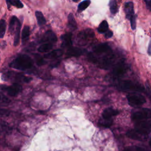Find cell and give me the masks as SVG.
Instances as JSON below:
<instances>
[{
  "label": "cell",
  "mask_w": 151,
  "mask_h": 151,
  "mask_svg": "<svg viewBox=\"0 0 151 151\" xmlns=\"http://www.w3.org/2000/svg\"><path fill=\"white\" fill-rule=\"evenodd\" d=\"M32 65V60L27 55L23 54L15 58L10 64V66L19 70H25L30 68Z\"/></svg>",
  "instance_id": "6da1fadb"
},
{
  "label": "cell",
  "mask_w": 151,
  "mask_h": 151,
  "mask_svg": "<svg viewBox=\"0 0 151 151\" xmlns=\"http://www.w3.org/2000/svg\"><path fill=\"white\" fill-rule=\"evenodd\" d=\"M117 88L122 91L133 90L135 91H143L144 87L140 84L130 80L122 81L117 84Z\"/></svg>",
  "instance_id": "7a4b0ae2"
},
{
  "label": "cell",
  "mask_w": 151,
  "mask_h": 151,
  "mask_svg": "<svg viewBox=\"0 0 151 151\" xmlns=\"http://www.w3.org/2000/svg\"><path fill=\"white\" fill-rule=\"evenodd\" d=\"M129 105L132 107H139L146 102L144 96L137 93H130L127 96Z\"/></svg>",
  "instance_id": "3957f363"
},
{
  "label": "cell",
  "mask_w": 151,
  "mask_h": 151,
  "mask_svg": "<svg viewBox=\"0 0 151 151\" xmlns=\"http://www.w3.org/2000/svg\"><path fill=\"white\" fill-rule=\"evenodd\" d=\"M133 121H139L145 119H151V110L149 109L143 108L139 110L134 111L131 116Z\"/></svg>",
  "instance_id": "277c9868"
},
{
  "label": "cell",
  "mask_w": 151,
  "mask_h": 151,
  "mask_svg": "<svg viewBox=\"0 0 151 151\" xmlns=\"http://www.w3.org/2000/svg\"><path fill=\"white\" fill-rule=\"evenodd\" d=\"M135 129L143 133L148 134L151 132V120H142L136 121L134 124Z\"/></svg>",
  "instance_id": "5b68a950"
},
{
  "label": "cell",
  "mask_w": 151,
  "mask_h": 151,
  "mask_svg": "<svg viewBox=\"0 0 151 151\" xmlns=\"http://www.w3.org/2000/svg\"><path fill=\"white\" fill-rule=\"evenodd\" d=\"M128 137L136 140L139 141H145L147 138L148 134L143 133L136 129L130 130L128 131L126 133Z\"/></svg>",
  "instance_id": "8992f818"
},
{
  "label": "cell",
  "mask_w": 151,
  "mask_h": 151,
  "mask_svg": "<svg viewBox=\"0 0 151 151\" xmlns=\"http://www.w3.org/2000/svg\"><path fill=\"white\" fill-rule=\"evenodd\" d=\"M21 86L17 83H14L12 86L7 87L6 88V91L7 93L11 96H15L21 91Z\"/></svg>",
  "instance_id": "52a82bcc"
},
{
  "label": "cell",
  "mask_w": 151,
  "mask_h": 151,
  "mask_svg": "<svg viewBox=\"0 0 151 151\" xmlns=\"http://www.w3.org/2000/svg\"><path fill=\"white\" fill-rule=\"evenodd\" d=\"M83 54V50L77 47H70L66 52L67 57H78Z\"/></svg>",
  "instance_id": "ba28073f"
},
{
  "label": "cell",
  "mask_w": 151,
  "mask_h": 151,
  "mask_svg": "<svg viewBox=\"0 0 151 151\" xmlns=\"http://www.w3.org/2000/svg\"><path fill=\"white\" fill-rule=\"evenodd\" d=\"M42 41L55 42L57 41V37L54 32L51 31H48L45 33L44 37H42Z\"/></svg>",
  "instance_id": "9c48e42d"
},
{
  "label": "cell",
  "mask_w": 151,
  "mask_h": 151,
  "mask_svg": "<svg viewBox=\"0 0 151 151\" xmlns=\"http://www.w3.org/2000/svg\"><path fill=\"white\" fill-rule=\"evenodd\" d=\"M127 70V67L124 64H119L118 66L116 67L115 68L113 71V76L115 77H119L121 76V75H123Z\"/></svg>",
  "instance_id": "30bf717a"
},
{
  "label": "cell",
  "mask_w": 151,
  "mask_h": 151,
  "mask_svg": "<svg viewBox=\"0 0 151 151\" xmlns=\"http://www.w3.org/2000/svg\"><path fill=\"white\" fill-rule=\"evenodd\" d=\"M119 113V111L112 108H107L106 109L103 113L102 117L106 119H111L113 116L117 115Z\"/></svg>",
  "instance_id": "8fae6325"
},
{
  "label": "cell",
  "mask_w": 151,
  "mask_h": 151,
  "mask_svg": "<svg viewBox=\"0 0 151 151\" xmlns=\"http://www.w3.org/2000/svg\"><path fill=\"white\" fill-rule=\"evenodd\" d=\"M72 34L71 33H67L61 36V40L63 41V46L71 47L73 42L71 40Z\"/></svg>",
  "instance_id": "7c38bea8"
},
{
  "label": "cell",
  "mask_w": 151,
  "mask_h": 151,
  "mask_svg": "<svg viewBox=\"0 0 151 151\" xmlns=\"http://www.w3.org/2000/svg\"><path fill=\"white\" fill-rule=\"evenodd\" d=\"M63 54V52L61 50L57 49L50 52L45 55H44V57L48 59H55L61 57Z\"/></svg>",
  "instance_id": "4fadbf2b"
},
{
  "label": "cell",
  "mask_w": 151,
  "mask_h": 151,
  "mask_svg": "<svg viewBox=\"0 0 151 151\" xmlns=\"http://www.w3.org/2000/svg\"><path fill=\"white\" fill-rule=\"evenodd\" d=\"M124 11L126 15V17L128 19H130V17L134 15L133 10V4L132 2H128L125 4L124 5Z\"/></svg>",
  "instance_id": "5bb4252c"
},
{
  "label": "cell",
  "mask_w": 151,
  "mask_h": 151,
  "mask_svg": "<svg viewBox=\"0 0 151 151\" xmlns=\"http://www.w3.org/2000/svg\"><path fill=\"white\" fill-rule=\"evenodd\" d=\"M94 51L97 53H101L108 51L110 50L109 45L107 44H100L94 47Z\"/></svg>",
  "instance_id": "9a60e30c"
},
{
  "label": "cell",
  "mask_w": 151,
  "mask_h": 151,
  "mask_svg": "<svg viewBox=\"0 0 151 151\" xmlns=\"http://www.w3.org/2000/svg\"><path fill=\"white\" fill-rule=\"evenodd\" d=\"M21 24L20 22L18 21L17 27H16V31L15 34V37H14V44L15 46H17L18 45L19 42V38H20V32H21Z\"/></svg>",
  "instance_id": "2e32d148"
},
{
  "label": "cell",
  "mask_w": 151,
  "mask_h": 151,
  "mask_svg": "<svg viewBox=\"0 0 151 151\" xmlns=\"http://www.w3.org/2000/svg\"><path fill=\"white\" fill-rule=\"evenodd\" d=\"M30 31H29V27L28 26H25L22 31V42L24 43L25 41H27L29 37Z\"/></svg>",
  "instance_id": "e0dca14e"
},
{
  "label": "cell",
  "mask_w": 151,
  "mask_h": 151,
  "mask_svg": "<svg viewBox=\"0 0 151 151\" xmlns=\"http://www.w3.org/2000/svg\"><path fill=\"white\" fill-rule=\"evenodd\" d=\"M35 17L37 18V22L39 25L42 26L43 25H44L46 23V20L42 14V13L40 11H36L35 13Z\"/></svg>",
  "instance_id": "ac0fdd59"
},
{
  "label": "cell",
  "mask_w": 151,
  "mask_h": 151,
  "mask_svg": "<svg viewBox=\"0 0 151 151\" xmlns=\"http://www.w3.org/2000/svg\"><path fill=\"white\" fill-rule=\"evenodd\" d=\"M52 44L44 43L39 47L38 51L40 52H47L52 49Z\"/></svg>",
  "instance_id": "d6986e66"
},
{
  "label": "cell",
  "mask_w": 151,
  "mask_h": 151,
  "mask_svg": "<svg viewBox=\"0 0 151 151\" xmlns=\"http://www.w3.org/2000/svg\"><path fill=\"white\" fill-rule=\"evenodd\" d=\"M68 26L72 29H76L77 28V23L74 19V15L73 14H70L68 16Z\"/></svg>",
  "instance_id": "ffe728a7"
},
{
  "label": "cell",
  "mask_w": 151,
  "mask_h": 151,
  "mask_svg": "<svg viewBox=\"0 0 151 151\" xmlns=\"http://www.w3.org/2000/svg\"><path fill=\"white\" fill-rule=\"evenodd\" d=\"M113 123V120L112 119H106L101 117L100 120H99V124L101 126L106 127H110Z\"/></svg>",
  "instance_id": "44dd1931"
},
{
  "label": "cell",
  "mask_w": 151,
  "mask_h": 151,
  "mask_svg": "<svg viewBox=\"0 0 151 151\" xmlns=\"http://www.w3.org/2000/svg\"><path fill=\"white\" fill-rule=\"evenodd\" d=\"M108 27H109V25H108L107 22L106 21H103L100 23V25L99 26L97 30L100 33H104L107 31Z\"/></svg>",
  "instance_id": "7402d4cb"
},
{
  "label": "cell",
  "mask_w": 151,
  "mask_h": 151,
  "mask_svg": "<svg viewBox=\"0 0 151 151\" xmlns=\"http://www.w3.org/2000/svg\"><path fill=\"white\" fill-rule=\"evenodd\" d=\"M109 6L110 12L112 14H115L117 12L118 8L116 0H110L109 2Z\"/></svg>",
  "instance_id": "603a6c76"
},
{
  "label": "cell",
  "mask_w": 151,
  "mask_h": 151,
  "mask_svg": "<svg viewBox=\"0 0 151 151\" xmlns=\"http://www.w3.org/2000/svg\"><path fill=\"white\" fill-rule=\"evenodd\" d=\"M6 31V22L4 19L0 20V38H3Z\"/></svg>",
  "instance_id": "cb8c5ba5"
},
{
  "label": "cell",
  "mask_w": 151,
  "mask_h": 151,
  "mask_svg": "<svg viewBox=\"0 0 151 151\" xmlns=\"http://www.w3.org/2000/svg\"><path fill=\"white\" fill-rule=\"evenodd\" d=\"M90 4V0H85L83 2H80L78 6V8L80 11H83L86 9Z\"/></svg>",
  "instance_id": "d4e9b609"
},
{
  "label": "cell",
  "mask_w": 151,
  "mask_h": 151,
  "mask_svg": "<svg viewBox=\"0 0 151 151\" xmlns=\"http://www.w3.org/2000/svg\"><path fill=\"white\" fill-rule=\"evenodd\" d=\"M34 58L35 60V62H36L37 64L39 66H41L45 63L44 58L40 55H39L38 54H34Z\"/></svg>",
  "instance_id": "484cf974"
},
{
  "label": "cell",
  "mask_w": 151,
  "mask_h": 151,
  "mask_svg": "<svg viewBox=\"0 0 151 151\" xmlns=\"http://www.w3.org/2000/svg\"><path fill=\"white\" fill-rule=\"evenodd\" d=\"M18 19L15 16H13L11 18L10 22H9V30L11 31H14V26L18 23Z\"/></svg>",
  "instance_id": "4316f807"
},
{
  "label": "cell",
  "mask_w": 151,
  "mask_h": 151,
  "mask_svg": "<svg viewBox=\"0 0 151 151\" xmlns=\"http://www.w3.org/2000/svg\"><path fill=\"white\" fill-rule=\"evenodd\" d=\"M9 1L10 4L13 6H15L19 8H21L23 7V4L20 1V0H9Z\"/></svg>",
  "instance_id": "83f0119b"
},
{
  "label": "cell",
  "mask_w": 151,
  "mask_h": 151,
  "mask_svg": "<svg viewBox=\"0 0 151 151\" xmlns=\"http://www.w3.org/2000/svg\"><path fill=\"white\" fill-rule=\"evenodd\" d=\"M136 15H133L130 18V24H131V28L132 29H135L136 26Z\"/></svg>",
  "instance_id": "f1b7e54d"
},
{
  "label": "cell",
  "mask_w": 151,
  "mask_h": 151,
  "mask_svg": "<svg viewBox=\"0 0 151 151\" xmlns=\"http://www.w3.org/2000/svg\"><path fill=\"white\" fill-rule=\"evenodd\" d=\"M146 93L149 100L151 101V87H150L148 83H146Z\"/></svg>",
  "instance_id": "f546056e"
},
{
  "label": "cell",
  "mask_w": 151,
  "mask_h": 151,
  "mask_svg": "<svg viewBox=\"0 0 151 151\" xmlns=\"http://www.w3.org/2000/svg\"><path fill=\"white\" fill-rule=\"evenodd\" d=\"M144 1L145 2L146 8L149 10L151 11V0H144Z\"/></svg>",
  "instance_id": "4dcf8cb0"
},
{
  "label": "cell",
  "mask_w": 151,
  "mask_h": 151,
  "mask_svg": "<svg viewBox=\"0 0 151 151\" xmlns=\"http://www.w3.org/2000/svg\"><path fill=\"white\" fill-rule=\"evenodd\" d=\"M113 36V32L111 31H107L105 34V37L106 38H109Z\"/></svg>",
  "instance_id": "1f68e13d"
},
{
  "label": "cell",
  "mask_w": 151,
  "mask_h": 151,
  "mask_svg": "<svg viewBox=\"0 0 151 151\" xmlns=\"http://www.w3.org/2000/svg\"><path fill=\"white\" fill-rule=\"evenodd\" d=\"M32 80V78H31V77H25L24 78V81H25V82H29L31 80Z\"/></svg>",
  "instance_id": "d6a6232c"
},
{
  "label": "cell",
  "mask_w": 151,
  "mask_h": 151,
  "mask_svg": "<svg viewBox=\"0 0 151 151\" xmlns=\"http://www.w3.org/2000/svg\"><path fill=\"white\" fill-rule=\"evenodd\" d=\"M148 54L149 55H151V41L150 42V44H149V48H148Z\"/></svg>",
  "instance_id": "836d02e7"
},
{
  "label": "cell",
  "mask_w": 151,
  "mask_h": 151,
  "mask_svg": "<svg viewBox=\"0 0 151 151\" xmlns=\"http://www.w3.org/2000/svg\"><path fill=\"white\" fill-rule=\"evenodd\" d=\"M149 146L151 147V138L150 139V140H149Z\"/></svg>",
  "instance_id": "e575fe53"
},
{
  "label": "cell",
  "mask_w": 151,
  "mask_h": 151,
  "mask_svg": "<svg viewBox=\"0 0 151 151\" xmlns=\"http://www.w3.org/2000/svg\"><path fill=\"white\" fill-rule=\"evenodd\" d=\"M73 1L74 2H78V1H80V0H73Z\"/></svg>",
  "instance_id": "d590c367"
}]
</instances>
